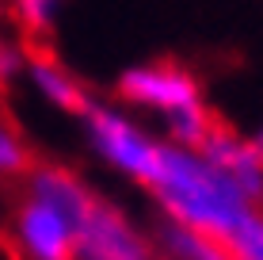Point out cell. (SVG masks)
<instances>
[{
	"mask_svg": "<svg viewBox=\"0 0 263 260\" xmlns=\"http://www.w3.org/2000/svg\"><path fill=\"white\" fill-rule=\"evenodd\" d=\"M149 187L172 222L210 234L217 241H229L240 230V222L252 211H259L256 203L244 199L240 187L225 172H217L195 149H179V146H160Z\"/></svg>",
	"mask_w": 263,
	"mask_h": 260,
	"instance_id": "1",
	"label": "cell"
},
{
	"mask_svg": "<svg viewBox=\"0 0 263 260\" xmlns=\"http://www.w3.org/2000/svg\"><path fill=\"white\" fill-rule=\"evenodd\" d=\"M77 260H157V249L119 207L96 199L88 218L77 226Z\"/></svg>",
	"mask_w": 263,
	"mask_h": 260,
	"instance_id": "2",
	"label": "cell"
},
{
	"mask_svg": "<svg viewBox=\"0 0 263 260\" xmlns=\"http://www.w3.org/2000/svg\"><path fill=\"white\" fill-rule=\"evenodd\" d=\"M84 115H88V130H92V142H96L99 153L111 161L119 172L134 176L138 184H149L153 165H157V153H160L157 142L145 138L126 115L111 111V107H92L88 103Z\"/></svg>",
	"mask_w": 263,
	"mask_h": 260,
	"instance_id": "3",
	"label": "cell"
},
{
	"mask_svg": "<svg viewBox=\"0 0 263 260\" xmlns=\"http://www.w3.org/2000/svg\"><path fill=\"white\" fill-rule=\"evenodd\" d=\"M119 92L130 103H145L164 111L168 119L179 111H191V107H202V92H198L195 77L179 65H138L126 69L119 80Z\"/></svg>",
	"mask_w": 263,
	"mask_h": 260,
	"instance_id": "4",
	"label": "cell"
},
{
	"mask_svg": "<svg viewBox=\"0 0 263 260\" xmlns=\"http://www.w3.org/2000/svg\"><path fill=\"white\" fill-rule=\"evenodd\" d=\"M12 234L23 260H77V230L58 211H50L46 203L31 199V195L15 211Z\"/></svg>",
	"mask_w": 263,
	"mask_h": 260,
	"instance_id": "5",
	"label": "cell"
},
{
	"mask_svg": "<svg viewBox=\"0 0 263 260\" xmlns=\"http://www.w3.org/2000/svg\"><path fill=\"white\" fill-rule=\"evenodd\" d=\"M195 153L202 161H210L217 172H225L233 184L240 187L244 199L259 207V199H263V161H259L252 142H244L233 130H225L221 123H214L210 134L202 138V146H198Z\"/></svg>",
	"mask_w": 263,
	"mask_h": 260,
	"instance_id": "6",
	"label": "cell"
},
{
	"mask_svg": "<svg viewBox=\"0 0 263 260\" xmlns=\"http://www.w3.org/2000/svg\"><path fill=\"white\" fill-rule=\"evenodd\" d=\"M27 184H31V199H39V203H46L50 211H58L72 230L88 218V211H92V203H96V195L84 187V180H80L77 172H69V168H61V165L31 168V172H27Z\"/></svg>",
	"mask_w": 263,
	"mask_h": 260,
	"instance_id": "7",
	"label": "cell"
},
{
	"mask_svg": "<svg viewBox=\"0 0 263 260\" xmlns=\"http://www.w3.org/2000/svg\"><path fill=\"white\" fill-rule=\"evenodd\" d=\"M157 253H164L168 260H237L225 241L198 234L191 226H179L172 218H164L157 230Z\"/></svg>",
	"mask_w": 263,
	"mask_h": 260,
	"instance_id": "8",
	"label": "cell"
},
{
	"mask_svg": "<svg viewBox=\"0 0 263 260\" xmlns=\"http://www.w3.org/2000/svg\"><path fill=\"white\" fill-rule=\"evenodd\" d=\"M31 80L50 103L65 107V111H88V96L84 88L77 84V77L69 73L61 61L46 58V54H34L31 58Z\"/></svg>",
	"mask_w": 263,
	"mask_h": 260,
	"instance_id": "9",
	"label": "cell"
},
{
	"mask_svg": "<svg viewBox=\"0 0 263 260\" xmlns=\"http://www.w3.org/2000/svg\"><path fill=\"white\" fill-rule=\"evenodd\" d=\"M225 245L233 249L237 260H263V211H252Z\"/></svg>",
	"mask_w": 263,
	"mask_h": 260,
	"instance_id": "10",
	"label": "cell"
},
{
	"mask_svg": "<svg viewBox=\"0 0 263 260\" xmlns=\"http://www.w3.org/2000/svg\"><path fill=\"white\" fill-rule=\"evenodd\" d=\"M31 172V149L12 127L0 123V176H23Z\"/></svg>",
	"mask_w": 263,
	"mask_h": 260,
	"instance_id": "11",
	"label": "cell"
},
{
	"mask_svg": "<svg viewBox=\"0 0 263 260\" xmlns=\"http://www.w3.org/2000/svg\"><path fill=\"white\" fill-rule=\"evenodd\" d=\"M58 4L61 0H12V12H15V20H20L27 31L42 34V31L53 27V20H58Z\"/></svg>",
	"mask_w": 263,
	"mask_h": 260,
	"instance_id": "12",
	"label": "cell"
},
{
	"mask_svg": "<svg viewBox=\"0 0 263 260\" xmlns=\"http://www.w3.org/2000/svg\"><path fill=\"white\" fill-rule=\"evenodd\" d=\"M20 65H23L20 46H12V42H0V80L15 77V73H20Z\"/></svg>",
	"mask_w": 263,
	"mask_h": 260,
	"instance_id": "13",
	"label": "cell"
},
{
	"mask_svg": "<svg viewBox=\"0 0 263 260\" xmlns=\"http://www.w3.org/2000/svg\"><path fill=\"white\" fill-rule=\"evenodd\" d=\"M252 146H256V153H259V161H263V130H259V138L252 142Z\"/></svg>",
	"mask_w": 263,
	"mask_h": 260,
	"instance_id": "14",
	"label": "cell"
}]
</instances>
